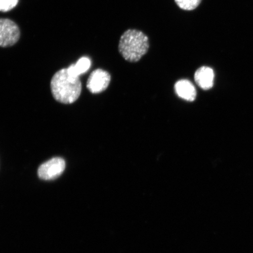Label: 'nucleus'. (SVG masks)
<instances>
[{
    "mask_svg": "<svg viewBox=\"0 0 253 253\" xmlns=\"http://www.w3.org/2000/svg\"><path fill=\"white\" fill-rule=\"evenodd\" d=\"M53 97L58 102L71 104L80 96L82 84L79 77L69 73L68 69H63L53 75L50 82Z\"/></svg>",
    "mask_w": 253,
    "mask_h": 253,
    "instance_id": "obj_1",
    "label": "nucleus"
},
{
    "mask_svg": "<svg viewBox=\"0 0 253 253\" xmlns=\"http://www.w3.org/2000/svg\"><path fill=\"white\" fill-rule=\"evenodd\" d=\"M148 37L142 31L128 30L122 35L119 41V50L126 61L137 62L146 54L149 49Z\"/></svg>",
    "mask_w": 253,
    "mask_h": 253,
    "instance_id": "obj_2",
    "label": "nucleus"
},
{
    "mask_svg": "<svg viewBox=\"0 0 253 253\" xmlns=\"http://www.w3.org/2000/svg\"><path fill=\"white\" fill-rule=\"evenodd\" d=\"M20 37V28L14 21L7 18H0V47L14 45Z\"/></svg>",
    "mask_w": 253,
    "mask_h": 253,
    "instance_id": "obj_3",
    "label": "nucleus"
},
{
    "mask_svg": "<svg viewBox=\"0 0 253 253\" xmlns=\"http://www.w3.org/2000/svg\"><path fill=\"white\" fill-rule=\"evenodd\" d=\"M66 163L62 158L55 157L52 158L41 165L38 170V174L40 178L45 181L54 179L64 171Z\"/></svg>",
    "mask_w": 253,
    "mask_h": 253,
    "instance_id": "obj_4",
    "label": "nucleus"
},
{
    "mask_svg": "<svg viewBox=\"0 0 253 253\" xmlns=\"http://www.w3.org/2000/svg\"><path fill=\"white\" fill-rule=\"evenodd\" d=\"M111 76L103 69H96L90 75L87 82V87L92 93H99L105 90L109 86Z\"/></svg>",
    "mask_w": 253,
    "mask_h": 253,
    "instance_id": "obj_5",
    "label": "nucleus"
},
{
    "mask_svg": "<svg viewBox=\"0 0 253 253\" xmlns=\"http://www.w3.org/2000/svg\"><path fill=\"white\" fill-rule=\"evenodd\" d=\"M196 83L204 90L210 89L213 86L214 74L213 69L208 66H202L195 72Z\"/></svg>",
    "mask_w": 253,
    "mask_h": 253,
    "instance_id": "obj_6",
    "label": "nucleus"
},
{
    "mask_svg": "<svg viewBox=\"0 0 253 253\" xmlns=\"http://www.w3.org/2000/svg\"><path fill=\"white\" fill-rule=\"evenodd\" d=\"M175 91L177 95L181 99L193 102L197 97V90L191 82L186 79H182L175 84Z\"/></svg>",
    "mask_w": 253,
    "mask_h": 253,
    "instance_id": "obj_7",
    "label": "nucleus"
},
{
    "mask_svg": "<svg viewBox=\"0 0 253 253\" xmlns=\"http://www.w3.org/2000/svg\"><path fill=\"white\" fill-rule=\"evenodd\" d=\"M91 66V61L87 57H82L79 59L74 65H72L68 69L69 73L76 77H79V76L86 73Z\"/></svg>",
    "mask_w": 253,
    "mask_h": 253,
    "instance_id": "obj_8",
    "label": "nucleus"
},
{
    "mask_svg": "<svg viewBox=\"0 0 253 253\" xmlns=\"http://www.w3.org/2000/svg\"><path fill=\"white\" fill-rule=\"evenodd\" d=\"M178 7L185 11H192L200 5L202 0H175Z\"/></svg>",
    "mask_w": 253,
    "mask_h": 253,
    "instance_id": "obj_9",
    "label": "nucleus"
},
{
    "mask_svg": "<svg viewBox=\"0 0 253 253\" xmlns=\"http://www.w3.org/2000/svg\"><path fill=\"white\" fill-rule=\"evenodd\" d=\"M19 0H0V11L8 12L14 8Z\"/></svg>",
    "mask_w": 253,
    "mask_h": 253,
    "instance_id": "obj_10",
    "label": "nucleus"
}]
</instances>
